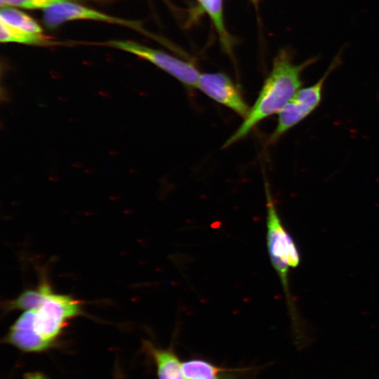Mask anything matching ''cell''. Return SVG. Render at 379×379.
<instances>
[{
  "mask_svg": "<svg viewBox=\"0 0 379 379\" xmlns=\"http://www.w3.org/2000/svg\"><path fill=\"white\" fill-rule=\"evenodd\" d=\"M0 40L1 42H16L31 45H46L49 41L43 33H34L11 27L0 21Z\"/></svg>",
  "mask_w": 379,
  "mask_h": 379,
  "instance_id": "obj_11",
  "label": "cell"
},
{
  "mask_svg": "<svg viewBox=\"0 0 379 379\" xmlns=\"http://www.w3.org/2000/svg\"><path fill=\"white\" fill-rule=\"evenodd\" d=\"M75 0H0L1 8L19 7L26 9H46L63 2H73Z\"/></svg>",
  "mask_w": 379,
  "mask_h": 379,
  "instance_id": "obj_13",
  "label": "cell"
},
{
  "mask_svg": "<svg viewBox=\"0 0 379 379\" xmlns=\"http://www.w3.org/2000/svg\"><path fill=\"white\" fill-rule=\"evenodd\" d=\"M217 102L230 108L245 119L251 108L236 84L220 72L200 74L197 87Z\"/></svg>",
  "mask_w": 379,
  "mask_h": 379,
  "instance_id": "obj_6",
  "label": "cell"
},
{
  "mask_svg": "<svg viewBox=\"0 0 379 379\" xmlns=\"http://www.w3.org/2000/svg\"><path fill=\"white\" fill-rule=\"evenodd\" d=\"M340 54L336 55L324 75L314 84L300 88L279 113L277 125L270 142L274 143L286 132L310 115L320 105L324 84L330 74L340 64Z\"/></svg>",
  "mask_w": 379,
  "mask_h": 379,
  "instance_id": "obj_4",
  "label": "cell"
},
{
  "mask_svg": "<svg viewBox=\"0 0 379 379\" xmlns=\"http://www.w3.org/2000/svg\"><path fill=\"white\" fill-rule=\"evenodd\" d=\"M252 1H258V0H252Z\"/></svg>",
  "mask_w": 379,
  "mask_h": 379,
  "instance_id": "obj_14",
  "label": "cell"
},
{
  "mask_svg": "<svg viewBox=\"0 0 379 379\" xmlns=\"http://www.w3.org/2000/svg\"><path fill=\"white\" fill-rule=\"evenodd\" d=\"M0 21L18 29L34 33H42L38 22L27 13L12 7H3L0 11Z\"/></svg>",
  "mask_w": 379,
  "mask_h": 379,
  "instance_id": "obj_12",
  "label": "cell"
},
{
  "mask_svg": "<svg viewBox=\"0 0 379 379\" xmlns=\"http://www.w3.org/2000/svg\"><path fill=\"white\" fill-rule=\"evenodd\" d=\"M293 58L290 50L284 48L279 51L248 115L226 141L224 147L230 146L244 138L262 120L279 113L300 89L302 72L315 63L319 58H310L298 65L293 62Z\"/></svg>",
  "mask_w": 379,
  "mask_h": 379,
  "instance_id": "obj_2",
  "label": "cell"
},
{
  "mask_svg": "<svg viewBox=\"0 0 379 379\" xmlns=\"http://www.w3.org/2000/svg\"><path fill=\"white\" fill-rule=\"evenodd\" d=\"M82 313L79 299L55 292L48 282L39 304L18 317L4 341L23 352L47 350L56 344L68 321Z\"/></svg>",
  "mask_w": 379,
  "mask_h": 379,
  "instance_id": "obj_1",
  "label": "cell"
},
{
  "mask_svg": "<svg viewBox=\"0 0 379 379\" xmlns=\"http://www.w3.org/2000/svg\"><path fill=\"white\" fill-rule=\"evenodd\" d=\"M185 379H237L242 369H227L216 366L204 359H194L182 364Z\"/></svg>",
  "mask_w": 379,
  "mask_h": 379,
  "instance_id": "obj_8",
  "label": "cell"
},
{
  "mask_svg": "<svg viewBox=\"0 0 379 379\" xmlns=\"http://www.w3.org/2000/svg\"><path fill=\"white\" fill-rule=\"evenodd\" d=\"M75 20L104 21L135 27L134 22L109 15L74 2L55 4L45 9L43 14V21L49 29H54L65 22Z\"/></svg>",
  "mask_w": 379,
  "mask_h": 379,
  "instance_id": "obj_7",
  "label": "cell"
},
{
  "mask_svg": "<svg viewBox=\"0 0 379 379\" xmlns=\"http://www.w3.org/2000/svg\"><path fill=\"white\" fill-rule=\"evenodd\" d=\"M145 348L156 364L158 379H185L182 363L171 349L157 348L150 343H145Z\"/></svg>",
  "mask_w": 379,
  "mask_h": 379,
  "instance_id": "obj_9",
  "label": "cell"
},
{
  "mask_svg": "<svg viewBox=\"0 0 379 379\" xmlns=\"http://www.w3.org/2000/svg\"><path fill=\"white\" fill-rule=\"evenodd\" d=\"M202 9L208 15L218 32L220 43L226 51L230 53L232 39L223 19L222 0H197Z\"/></svg>",
  "mask_w": 379,
  "mask_h": 379,
  "instance_id": "obj_10",
  "label": "cell"
},
{
  "mask_svg": "<svg viewBox=\"0 0 379 379\" xmlns=\"http://www.w3.org/2000/svg\"><path fill=\"white\" fill-rule=\"evenodd\" d=\"M267 205V244L272 265L280 277L286 294L288 306L292 312L293 324V300L288 286V271L297 267L300 262V254L295 241L284 227L279 218L268 185L265 184Z\"/></svg>",
  "mask_w": 379,
  "mask_h": 379,
  "instance_id": "obj_3",
  "label": "cell"
},
{
  "mask_svg": "<svg viewBox=\"0 0 379 379\" xmlns=\"http://www.w3.org/2000/svg\"><path fill=\"white\" fill-rule=\"evenodd\" d=\"M108 44L150 62L187 87H197L200 73L190 61L131 41H111Z\"/></svg>",
  "mask_w": 379,
  "mask_h": 379,
  "instance_id": "obj_5",
  "label": "cell"
}]
</instances>
